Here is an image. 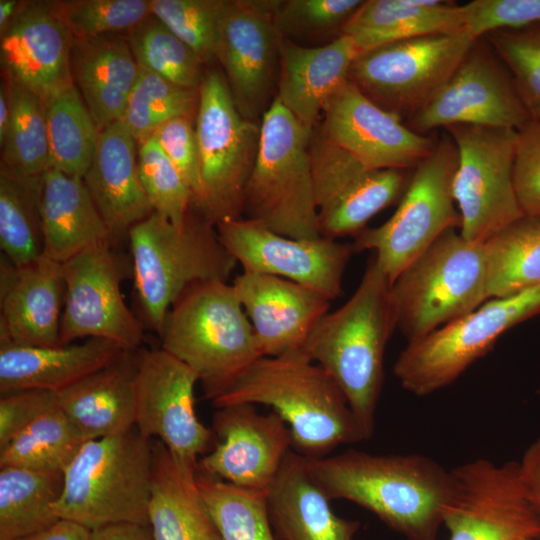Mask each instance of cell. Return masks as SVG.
<instances>
[{
	"label": "cell",
	"mask_w": 540,
	"mask_h": 540,
	"mask_svg": "<svg viewBox=\"0 0 540 540\" xmlns=\"http://www.w3.org/2000/svg\"><path fill=\"white\" fill-rule=\"evenodd\" d=\"M71 74L99 131L122 120L141 68L116 33L73 39Z\"/></svg>",
	"instance_id": "cell-31"
},
{
	"label": "cell",
	"mask_w": 540,
	"mask_h": 540,
	"mask_svg": "<svg viewBox=\"0 0 540 540\" xmlns=\"http://www.w3.org/2000/svg\"><path fill=\"white\" fill-rule=\"evenodd\" d=\"M451 474L442 509L450 540H540V523L526 498L518 462L480 458Z\"/></svg>",
	"instance_id": "cell-15"
},
{
	"label": "cell",
	"mask_w": 540,
	"mask_h": 540,
	"mask_svg": "<svg viewBox=\"0 0 540 540\" xmlns=\"http://www.w3.org/2000/svg\"><path fill=\"white\" fill-rule=\"evenodd\" d=\"M39 179H23L0 171V248L15 266L43 256L38 208Z\"/></svg>",
	"instance_id": "cell-40"
},
{
	"label": "cell",
	"mask_w": 540,
	"mask_h": 540,
	"mask_svg": "<svg viewBox=\"0 0 540 540\" xmlns=\"http://www.w3.org/2000/svg\"><path fill=\"white\" fill-rule=\"evenodd\" d=\"M518 469L526 498L540 523V437L526 448Z\"/></svg>",
	"instance_id": "cell-53"
},
{
	"label": "cell",
	"mask_w": 540,
	"mask_h": 540,
	"mask_svg": "<svg viewBox=\"0 0 540 540\" xmlns=\"http://www.w3.org/2000/svg\"><path fill=\"white\" fill-rule=\"evenodd\" d=\"M531 116L509 70L484 37L407 126L420 134L457 124L520 130Z\"/></svg>",
	"instance_id": "cell-16"
},
{
	"label": "cell",
	"mask_w": 540,
	"mask_h": 540,
	"mask_svg": "<svg viewBox=\"0 0 540 540\" xmlns=\"http://www.w3.org/2000/svg\"><path fill=\"white\" fill-rule=\"evenodd\" d=\"M390 295L408 343L465 316L489 299L484 243L447 230L397 277Z\"/></svg>",
	"instance_id": "cell-8"
},
{
	"label": "cell",
	"mask_w": 540,
	"mask_h": 540,
	"mask_svg": "<svg viewBox=\"0 0 540 540\" xmlns=\"http://www.w3.org/2000/svg\"><path fill=\"white\" fill-rule=\"evenodd\" d=\"M475 40L464 29L384 44L358 54L349 80L382 108L408 119L448 81Z\"/></svg>",
	"instance_id": "cell-13"
},
{
	"label": "cell",
	"mask_w": 540,
	"mask_h": 540,
	"mask_svg": "<svg viewBox=\"0 0 540 540\" xmlns=\"http://www.w3.org/2000/svg\"><path fill=\"white\" fill-rule=\"evenodd\" d=\"M196 113L202 194L192 208L215 226L241 218L245 188L260 140V125L239 111L226 79L209 71Z\"/></svg>",
	"instance_id": "cell-11"
},
{
	"label": "cell",
	"mask_w": 540,
	"mask_h": 540,
	"mask_svg": "<svg viewBox=\"0 0 540 540\" xmlns=\"http://www.w3.org/2000/svg\"><path fill=\"white\" fill-rule=\"evenodd\" d=\"M217 439L202 456L196 472L236 487L267 493L292 450L289 427L274 411L259 413L255 405L217 408L212 421Z\"/></svg>",
	"instance_id": "cell-19"
},
{
	"label": "cell",
	"mask_w": 540,
	"mask_h": 540,
	"mask_svg": "<svg viewBox=\"0 0 540 540\" xmlns=\"http://www.w3.org/2000/svg\"><path fill=\"white\" fill-rule=\"evenodd\" d=\"M63 489V473L0 467V540H17L58 520L53 505Z\"/></svg>",
	"instance_id": "cell-35"
},
{
	"label": "cell",
	"mask_w": 540,
	"mask_h": 540,
	"mask_svg": "<svg viewBox=\"0 0 540 540\" xmlns=\"http://www.w3.org/2000/svg\"><path fill=\"white\" fill-rule=\"evenodd\" d=\"M409 180L405 170L363 171L318 209L320 235L335 240L357 236L373 216L404 194Z\"/></svg>",
	"instance_id": "cell-34"
},
{
	"label": "cell",
	"mask_w": 540,
	"mask_h": 540,
	"mask_svg": "<svg viewBox=\"0 0 540 540\" xmlns=\"http://www.w3.org/2000/svg\"><path fill=\"white\" fill-rule=\"evenodd\" d=\"M199 92L141 69L122 118L139 144L167 121L197 113Z\"/></svg>",
	"instance_id": "cell-43"
},
{
	"label": "cell",
	"mask_w": 540,
	"mask_h": 540,
	"mask_svg": "<svg viewBox=\"0 0 540 540\" xmlns=\"http://www.w3.org/2000/svg\"><path fill=\"white\" fill-rule=\"evenodd\" d=\"M51 168L83 178L96 149L99 129L75 85L45 103Z\"/></svg>",
	"instance_id": "cell-39"
},
{
	"label": "cell",
	"mask_w": 540,
	"mask_h": 540,
	"mask_svg": "<svg viewBox=\"0 0 540 540\" xmlns=\"http://www.w3.org/2000/svg\"><path fill=\"white\" fill-rule=\"evenodd\" d=\"M161 348L189 366L205 398L261 358L253 327L232 284H193L175 301L159 334Z\"/></svg>",
	"instance_id": "cell-6"
},
{
	"label": "cell",
	"mask_w": 540,
	"mask_h": 540,
	"mask_svg": "<svg viewBox=\"0 0 540 540\" xmlns=\"http://www.w3.org/2000/svg\"><path fill=\"white\" fill-rule=\"evenodd\" d=\"M310 133L275 98L262 115L242 216L296 239L321 237L310 159Z\"/></svg>",
	"instance_id": "cell-7"
},
{
	"label": "cell",
	"mask_w": 540,
	"mask_h": 540,
	"mask_svg": "<svg viewBox=\"0 0 540 540\" xmlns=\"http://www.w3.org/2000/svg\"><path fill=\"white\" fill-rule=\"evenodd\" d=\"M514 186L525 215L540 214V121L531 120L517 131Z\"/></svg>",
	"instance_id": "cell-51"
},
{
	"label": "cell",
	"mask_w": 540,
	"mask_h": 540,
	"mask_svg": "<svg viewBox=\"0 0 540 540\" xmlns=\"http://www.w3.org/2000/svg\"><path fill=\"white\" fill-rule=\"evenodd\" d=\"M458 153L453 196L461 215V236L485 243L525 215L514 186L517 131L457 124L445 128Z\"/></svg>",
	"instance_id": "cell-12"
},
{
	"label": "cell",
	"mask_w": 540,
	"mask_h": 540,
	"mask_svg": "<svg viewBox=\"0 0 540 540\" xmlns=\"http://www.w3.org/2000/svg\"><path fill=\"white\" fill-rule=\"evenodd\" d=\"M115 247L98 244L62 263L65 301L60 345L103 339L125 350H138L144 323L126 305L121 292L132 261Z\"/></svg>",
	"instance_id": "cell-14"
},
{
	"label": "cell",
	"mask_w": 540,
	"mask_h": 540,
	"mask_svg": "<svg viewBox=\"0 0 540 540\" xmlns=\"http://www.w3.org/2000/svg\"><path fill=\"white\" fill-rule=\"evenodd\" d=\"M91 530L66 519H58L49 527L17 540H90Z\"/></svg>",
	"instance_id": "cell-54"
},
{
	"label": "cell",
	"mask_w": 540,
	"mask_h": 540,
	"mask_svg": "<svg viewBox=\"0 0 540 540\" xmlns=\"http://www.w3.org/2000/svg\"><path fill=\"white\" fill-rule=\"evenodd\" d=\"M43 255L64 263L103 243L117 245L83 178L49 168L39 178Z\"/></svg>",
	"instance_id": "cell-30"
},
{
	"label": "cell",
	"mask_w": 540,
	"mask_h": 540,
	"mask_svg": "<svg viewBox=\"0 0 540 540\" xmlns=\"http://www.w3.org/2000/svg\"><path fill=\"white\" fill-rule=\"evenodd\" d=\"M198 375L160 349L139 350L135 379V427L155 438L183 465L197 467L215 439L195 410Z\"/></svg>",
	"instance_id": "cell-17"
},
{
	"label": "cell",
	"mask_w": 540,
	"mask_h": 540,
	"mask_svg": "<svg viewBox=\"0 0 540 540\" xmlns=\"http://www.w3.org/2000/svg\"><path fill=\"white\" fill-rule=\"evenodd\" d=\"M127 40L141 69L157 74L178 86L199 89L203 79V62L152 14L129 30Z\"/></svg>",
	"instance_id": "cell-42"
},
{
	"label": "cell",
	"mask_w": 540,
	"mask_h": 540,
	"mask_svg": "<svg viewBox=\"0 0 540 540\" xmlns=\"http://www.w3.org/2000/svg\"><path fill=\"white\" fill-rule=\"evenodd\" d=\"M196 480L222 540H278L268 515L267 493L242 489L198 472Z\"/></svg>",
	"instance_id": "cell-41"
},
{
	"label": "cell",
	"mask_w": 540,
	"mask_h": 540,
	"mask_svg": "<svg viewBox=\"0 0 540 540\" xmlns=\"http://www.w3.org/2000/svg\"><path fill=\"white\" fill-rule=\"evenodd\" d=\"M148 520L154 540H222L201 496L196 469L152 441Z\"/></svg>",
	"instance_id": "cell-32"
},
{
	"label": "cell",
	"mask_w": 540,
	"mask_h": 540,
	"mask_svg": "<svg viewBox=\"0 0 540 540\" xmlns=\"http://www.w3.org/2000/svg\"><path fill=\"white\" fill-rule=\"evenodd\" d=\"M223 0H152L151 14L204 63L215 59Z\"/></svg>",
	"instance_id": "cell-47"
},
{
	"label": "cell",
	"mask_w": 540,
	"mask_h": 540,
	"mask_svg": "<svg viewBox=\"0 0 540 540\" xmlns=\"http://www.w3.org/2000/svg\"><path fill=\"white\" fill-rule=\"evenodd\" d=\"M8 84L11 117L0 145L1 171L18 178L39 179L51 168L45 103L32 91Z\"/></svg>",
	"instance_id": "cell-38"
},
{
	"label": "cell",
	"mask_w": 540,
	"mask_h": 540,
	"mask_svg": "<svg viewBox=\"0 0 540 540\" xmlns=\"http://www.w3.org/2000/svg\"><path fill=\"white\" fill-rule=\"evenodd\" d=\"M90 540H154L149 525L121 523L91 531Z\"/></svg>",
	"instance_id": "cell-55"
},
{
	"label": "cell",
	"mask_w": 540,
	"mask_h": 540,
	"mask_svg": "<svg viewBox=\"0 0 540 540\" xmlns=\"http://www.w3.org/2000/svg\"><path fill=\"white\" fill-rule=\"evenodd\" d=\"M11 117L10 89L6 79L0 86V145L6 136Z\"/></svg>",
	"instance_id": "cell-56"
},
{
	"label": "cell",
	"mask_w": 540,
	"mask_h": 540,
	"mask_svg": "<svg viewBox=\"0 0 540 540\" xmlns=\"http://www.w3.org/2000/svg\"><path fill=\"white\" fill-rule=\"evenodd\" d=\"M323 113L324 139L368 170L415 169L438 141L433 135L413 131L350 80L333 95Z\"/></svg>",
	"instance_id": "cell-20"
},
{
	"label": "cell",
	"mask_w": 540,
	"mask_h": 540,
	"mask_svg": "<svg viewBox=\"0 0 540 540\" xmlns=\"http://www.w3.org/2000/svg\"><path fill=\"white\" fill-rule=\"evenodd\" d=\"M21 7L16 0H0V34L8 27Z\"/></svg>",
	"instance_id": "cell-57"
},
{
	"label": "cell",
	"mask_w": 540,
	"mask_h": 540,
	"mask_svg": "<svg viewBox=\"0 0 540 540\" xmlns=\"http://www.w3.org/2000/svg\"><path fill=\"white\" fill-rule=\"evenodd\" d=\"M127 238L141 315L158 335L187 288L202 281H228L237 265L216 226L192 209L181 227L153 212L134 225Z\"/></svg>",
	"instance_id": "cell-4"
},
{
	"label": "cell",
	"mask_w": 540,
	"mask_h": 540,
	"mask_svg": "<svg viewBox=\"0 0 540 540\" xmlns=\"http://www.w3.org/2000/svg\"><path fill=\"white\" fill-rule=\"evenodd\" d=\"M312 477L306 457L290 450L267 492V509L278 540H353L359 522L337 516Z\"/></svg>",
	"instance_id": "cell-27"
},
{
	"label": "cell",
	"mask_w": 540,
	"mask_h": 540,
	"mask_svg": "<svg viewBox=\"0 0 540 540\" xmlns=\"http://www.w3.org/2000/svg\"><path fill=\"white\" fill-rule=\"evenodd\" d=\"M249 318L261 357L304 349L330 300L293 281L243 271L231 283Z\"/></svg>",
	"instance_id": "cell-23"
},
{
	"label": "cell",
	"mask_w": 540,
	"mask_h": 540,
	"mask_svg": "<svg viewBox=\"0 0 540 540\" xmlns=\"http://www.w3.org/2000/svg\"><path fill=\"white\" fill-rule=\"evenodd\" d=\"M278 48L281 75L276 98L311 130L329 100L349 80L359 50L344 34L318 47L282 39Z\"/></svg>",
	"instance_id": "cell-26"
},
{
	"label": "cell",
	"mask_w": 540,
	"mask_h": 540,
	"mask_svg": "<svg viewBox=\"0 0 540 540\" xmlns=\"http://www.w3.org/2000/svg\"><path fill=\"white\" fill-rule=\"evenodd\" d=\"M139 350L116 359L57 392L58 405L86 441L125 434L135 427Z\"/></svg>",
	"instance_id": "cell-29"
},
{
	"label": "cell",
	"mask_w": 540,
	"mask_h": 540,
	"mask_svg": "<svg viewBox=\"0 0 540 540\" xmlns=\"http://www.w3.org/2000/svg\"><path fill=\"white\" fill-rule=\"evenodd\" d=\"M519 540H534V539L524 538V539H519Z\"/></svg>",
	"instance_id": "cell-58"
},
{
	"label": "cell",
	"mask_w": 540,
	"mask_h": 540,
	"mask_svg": "<svg viewBox=\"0 0 540 540\" xmlns=\"http://www.w3.org/2000/svg\"><path fill=\"white\" fill-rule=\"evenodd\" d=\"M65 301L62 263L46 256L15 266L0 258V339L34 346L60 345Z\"/></svg>",
	"instance_id": "cell-24"
},
{
	"label": "cell",
	"mask_w": 540,
	"mask_h": 540,
	"mask_svg": "<svg viewBox=\"0 0 540 540\" xmlns=\"http://www.w3.org/2000/svg\"><path fill=\"white\" fill-rule=\"evenodd\" d=\"M483 37L509 70L531 119L540 121V23Z\"/></svg>",
	"instance_id": "cell-46"
},
{
	"label": "cell",
	"mask_w": 540,
	"mask_h": 540,
	"mask_svg": "<svg viewBox=\"0 0 540 540\" xmlns=\"http://www.w3.org/2000/svg\"><path fill=\"white\" fill-rule=\"evenodd\" d=\"M276 1H225L215 59L243 116L255 120L270 86L279 34Z\"/></svg>",
	"instance_id": "cell-21"
},
{
	"label": "cell",
	"mask_w": 540,
	"mask_h": 540,
	"mask_svg": "<svg viewBox=\"0 0 540 540\" xmlns=\"http://www.w3.org/2000/svg\"><path fill=\"white\" fill-rule=\"evenodd\" d=\"M484 247L489 299L540 284V214L523 215L486 241Z\"/></svg>",
	"instance_id": "cell-36"
},
{
	"label": "cell",
	"mask_w": 540,
	"mask_h": 540,
	"mask_svg": "<svg viewBox=\"0 0 540 540\" xmlns=\"http://www.w3.org/2000/svg\"><path fill=\"white\" fill-rule=\"evenodd\" d=\"M208 400L216 409L270 407L289 427L293 450L309 459L365 440L339 385L304 350L257 359Z\"/></svg>",
	"instance_id": "cell-2"
},
{
	"label": "cell",
	"mask_w": 540,
	"mask_h": 540,
	"mask_svg": "<svg viewBox=\"0 0 540 540\" xmlns=\"http://www.w3.org/2000/svg\"><path fill=\"white\" fill-rule=\"evenodd\" d=\"M457 161V148L446 132L414 169L394 214L355 236L354 251L373 250L391 285L444 232L461 227L453 196Z\"/></svg>",
	"instance_id": "cell-9"
},
{
	"label": "cell",
	"mask_w": 540,
	"mask_h": 540,
	"mask_svg": "<svg viewBox=\"0 0 540 540\" xmlns=\"http://www.w3.org/2000/svg\"><path fill=\"white\" fill-rule=\"evenodd\" d=\"M306 459L330 500H348L369 510L407 540L437 539L452 474L435 460L355 449Z\"/></svg>",
	"instance_id": "cell-1"
},
{
	"label": "cell",
	"mask_w": 540,
	"mask_h": 540,
	"mask_svg": "<svg viewBox=\"0 0 540 540\" xmlns=\"http://www.w3.org/2000/svg\"><path fill=\"white\" fill-rule=\"evenodd\" d=\"M359 0L276 1L274 20L278 32L321 33L340 27L361 5Z\"/></svg>",
	"instance_id": "cell-48"
},
{
	"label": "cell",
	"mask_w": 540,
	"mask_h": 540,
	"mask_svg": "<svg viewBox=\"0 0 540 540\" xmlns=\"http://www.w3.org/2000/svg\"><path fill=\"white\" fill-rule=\"evenodd\" d=\"M540 314V284L490 298L465 316L410 342L393 368L406 391L423 397L454 382L514 326Z\"/></svg>",
	"instance_id": "cell-10"
},
{
	"label": "cell",
	"mask_w": 540,
	"mask_h": 540,
	"mask_svg": "<svg viewBox=\"0 0 540 540\" xmlns=\"http://www.w3.org/2000/svg\"><path fill=\"white\" fill-rule=\"evenodd\" d=\"M85 442L58 405L0 446V467L64 473Z\"/></svg>",
	"instance_id": "cell-37"
},
{
	"label": "cell",
	"mask_w": 540,
	"mask_h": 540,
	"mask_svg": "<svg viewBox=\"0 0 540 540\" xmlns=\"http://www.w3.org/2000/svg\"><path fill=\"white\" fill-rule=\"evenodd\" d=\"M73 39L131 30L151 15L150 0L49 1Z\"/></svg>",
	"instance_id": "cell-45"
},
{
	"label": "cell",
	"mask_w": 540,
	"mask_h": 540,
	"mask_svg": "<svg viewBox=\"0 0 540 540\" xmlns=\"http://www.w3.org/2000/svg\"><path fill=\"white\" fill-rule=\"evenodd\" d=\"M390 291L373 256L353 295L319 320L303 349L339 385L365 440L375 431L385 349L396 329Z\"/></svg>",
	"instance_id": "cell-3"
},
{
	"label": "cell",
	"mask_w": 540,
	"mask_h": 540,
	"mask_svg": "<svg viewBox=\"0 0 540 540\" xmlns=\"http://www.w3.org/2000/svg\"><path fill=\"white\" fill-rule=\"evenodd\" d=\"M136 140L120 120L102 129L83 181L116 243L153 213L138 175Z\"/></svg>",
	"instance_id": "cell-25"
},
{
	"label": "cell",
	"mask_w": 540,
	"mask_h": 540,
	"mask_svg": "<svg viewBox=\"0 0 540 540\" xmlns=\"http://www.w3.org/2000/svg\"><path fill=\"white\" fill-rule=\"evenodd\" d=\"M125 349L103 339L34 346L0 339V393L59 392L116 359Z\"/></svg>",
	"instance_id": "cell-28"
},
{
	"label": "cell",
	"mask_w": 540,
	"mask_h": 540,
	"mask_svg": "<svg viewBox=\"0 0 540 540\" xmlns=\"http://www.w3.org/2000/svg\"><path fill=\"white\" fill-rule=\"evenodd\" d=\"M192 193V208L202 194L199 150L191 118L177 117L161 125L152 135Z\"/></svg>",
	"instance_id": "cell-50"
},
{
	"label": "cell",
	"mask_w": 540,
	"mask_h": 540,
	"mask_svg": "<svg viewBox=\"0 0 540 540\" xmlns=\"http://www.w3.org/2000/svg\"><path fill=\"white\" fill-rule=\"evenodd\" d=\"M152 459V441L136 427L86 441L63 473L55 516L91 531L121 523L149 525Z\"/></svg>",
	"instance_id": "cell-5"
},
{
	"label": "cell",
	"mask_w": 540,
	"mask_h": 540,
	"mask_svg": "<svg viewBox=\"0 0 540 540\" xmlns=\"http://www.w3.org/2000/svg\"><path fill=\"white\" fill-rule=\"evenodd\" d=\"M137 161L139 179L153 212L183 226L192 209V193L154 137L139 144Z\"/></svg>",
	"instance_id": "cell-44"
},
{
	"label": "cell",
	"mask_w": 540,
	"mask_h": 540,
	"mask_svg": "<svg viewBox=\"0 0 540 540\" xmlns=\"http://www.w3.org/2000/svg\"><path fill=\"white\" fill-rule=\"evenodd\" d=\"M5 79L40 97L44 103L74 85L73 37L50 2H26L0 34Z\"/></svg>",
	"instance_id": "cell-22"
},
{
	"label": "cell",
	"mask_w": 540,
	"mask_h": 540,
	"mask_svg": "<svg viewBox=\"0 0 540 540\" xmlns=\"http://www.w3.org/2000/svg\"><path fill=\"white\" fill-rule=\"evenodd\" d=\"M462 5L441 0H367L351 15L341 33L359 53L417 36L464 30Z\"/></svg>",
	"instance_id": "cell-33"
},
{
	"label": "cell",
	"mask_w": 540,
	"mask_h": 540,
	"mask_svg": "<svg viewBox=\"0 0 540 540\" xmlns=\"http://www.w3.org/2000/svg\"><path fill=\"white\" fill-rule=\"evenodd\" d=\"M218 237L243 271L281 277L327 297L342 293L353 245L335 239H296L278 234L261 222L244 217L216 225Z\"/></svg>",
	"instance_id": "cell-18"
},
{
	"label": "cell",
	"mask_w": 540,
	"mask_h": 540,
	"mask_svg": "<svg viewBox=\"0 0 540 540\" xmlns=\"http://www.w3.org/2000/svg\"><path fill=\"white\" fill-rule=\"evenodd\" d=\"M462 7L464 28L476 39L540 23V0H474Z\"/></svg>",
	"instance_id": "cell-49"
},
{
	"label": "cell",
	"mask_w": 540,
	"mask_h": 540,
	"mask_svg": "<svg viewBox=\"0 0 540 540\" xmlns=\"http://www.w3.org/2000/svg\"><path fill=\"white\" fill-rule=\"evenodd\" d=\"M58 406L57 393L42 389H25L1 394L0 446Z\"/></svg>",
	"instance_id": "cell-52"
}]
</instances>
